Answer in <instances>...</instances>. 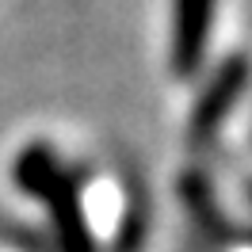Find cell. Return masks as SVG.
I'll use <instances>...</instances> for the list:
<instances>
[{
	"mask_svg": "<svg viewBox=\"0 0 252 252\" xmlns=\"http://www.w3.org/2000/svg\"><path fill=\"white\" fill-rule=\"evenodd\" d=\"M249 80H252V62L245 54H229V58L214 69V77L203 84V92H199L195 107H191V119H188L191 145H206L221 126H225V119H229V111L237 107L241 92L249 88Z\"/></svg>",
	"mask_w": 252,
	"mask_h": 252,
	"instance_id": "6da1fadb",
	"label": "cell"
},
{
	"mask_svg": "<svg viewBox=\"0 0 252 252\" xmlns=\"http://www.w3.org/2000/svg\"><path fill=\"white\" fill-rule=\"evenodd\" d=\"M214 4L218 0H172V62L176 77H195L203 65L206 42H210V23H214Z\"/></svg>",
	"mask_w": 252,
	"mask_h": 252,
	"instance_id": "7a4b0ae2",
	"label": "cell"
},
{
	"mask_svg": "<svg viewBox=\"0 0 252 252\" xmlns=\"http://www.w3.org/2000/svg\"><path fill=\"white\" fill-rule=\"evenodd\" d=\"M42 203L50 210V221H54V237H58V249L62 252H95L92 229H88V218L80 210V191L77 180L69 172L58 176V184L42 195Z\"/></svg>",
	"mask_w": 252,
	"mask_h": 252,
	"instance_id": "3957f363",
	"label": "cell"
},
{
	"mask_svg": "<svg viewBox=\"0 0 252 252\" xmlns=\"http://www.w3.org/2000/svg\"><path fill=\"white\" fill-rule=\"evenodd\" d=\"M62 160L58 153L50 149L46 142H31L19 149L16 164H12V176H16V188L23 195H31V199H42L54 184H58V176H62Z\"/></svg>",
	"mask_w": 252,
	"mask_h": 252,
	"instance_id": "277c9868",
	"label": "cell"
}]
</instances>
